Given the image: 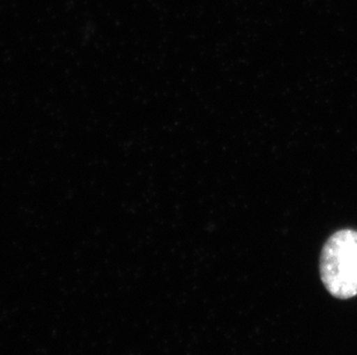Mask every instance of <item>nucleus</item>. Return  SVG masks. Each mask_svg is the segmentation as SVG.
I'll return each mask as SVG.
<instances>
[{
    "label": "nucleus",
    "mask_w": 357,
    "mask_h": 355,
    "mask_svg": "<svg viewBox=\"0 0 357 355\" xmlns=\"http://www.w3.org/2000/svg\"><path fill=\"white\" fill-rule=\"evenodd\" d=\"M320 276L334 298L357 295V231L341 230L324 246L320 258Z\"/></svg>",
    "instance_id": "nucleus-1"
}]
</instances>
